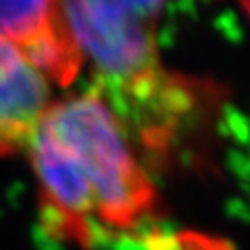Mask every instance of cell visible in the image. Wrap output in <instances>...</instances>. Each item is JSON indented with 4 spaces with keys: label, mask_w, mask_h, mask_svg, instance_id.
Segmentation results:
<instances>
[{
    "label": "cell",
    "mask_w": 250,
    "mask_h": 250,
    "mask_svg": "<svg viewBox=\"0 0 250 250\" xmlns=\"http://www.w3.org/2000/svg\"><path fill=\"white\" fill-rule=\"evenodd\" d=\"M26 152L45 230L62 241L87 247L100 232L134 230L154 209L156 189L132 139L93 87L52 100Z\"/></svg>",
    "instance_id": "obj_1"
},
{
    "label": "cell",
    "mask_w": 250,
    "mask_h": 250,
    "mask_svg": "<svg viewBox=\"0 0 250 250\" xmlns=\"http://www.w3.org/2000/svg\"><path fill=\"white\" fill-rule=\"evenodd\" d=\"M169 0H60L65 28L93 74V89L135 134L170 125L193 82L161 62L156 26Z\"/></svg>",
    "instance_id": "obj_2"
},
{
    "label": "cell",
    "mask_w": 250,
    "mask_h": 250,
    "mask_svg": "<svg viewBox=\"0 0 250 250\" xmlns=\"http://www.w3.org/2000/svg\"><path fill=\"white\" fill-rule=\"evenodd\" d=\"M0 39L21 48L56 83H71L83 69L60 0H0Z\"/></svg>",
    "instance_id": "obj_3"
},
{
    "label": "cell",
    "mask_w": 250,
    "mask_h": 250,
    "mask_svg": "<svg viewBox=\"0 0 250 250\" xmlns=\"http://www.w3.org/2000/svg\"><path fill=\"white\" fill-rule=\"evenodd\" d=\"M50 104V80L21 48L0 39V158L26 150Z\"/></svg>",
    "instance_id": "obj_4"
}]
</instances>
